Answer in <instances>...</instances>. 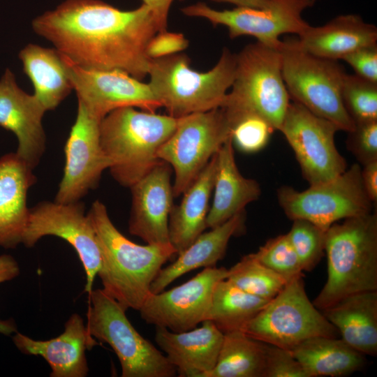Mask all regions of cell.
<instances>
[{
	"mask_svg": "<svg viewBox=\"0 0 377 377\" xmlns=\"http://www.w3.org/2000/svg\"><path fill=\"white\" fill-rule=\"evenodd\" d=\"M252 255L288 282L302 274L298 257L287 233L269 239Z\"/></svg>",
	"mask_w": 377,
	"mask_h": 377,
	"instance_id": "35",
	"label": "cell"
},
{
	"mask_svg": "<svg viewBox=\"0 0 377 377\" xmlns=\"http://www.w3.org/2000/svg\"><path fill=\"white\" fill-rule=\"evenodd\" d=\"M228 274L225 267H205L178 286L150 293L138 310L142 319L174 332L196 327L207 320L214 289Z\"/></svg>",
	"mask_w": 377,
	"mask_h": 377,
	"instance_id": "15",
	"label": "cell"
},
{
	"mask_svg": "<svg viewBox=\"0 0 377 377\" xmlns=\"http://www.w3.org/2000/svg\"><path fill=\"white\" fill-rule=\"evenodd\" d=\"M231 131L221 108L177 118L175 131L157 151L158 158L175 172L174 197L183 194L193 183L231 137Z\"/></svg>",
	"mask_w": 377,
	"mask_h": 377,
	"instance_id": "10",
	"label": "cell"
},
{
	"mask_svg": "<svg viewBox=\"0 0 377 377\" xmlns=\"http://www.w3.org/2000/svg\"><path fill=\"white\" fill-rule=\"evenodd\" d=\"M236 54L223 48L218 62L207 72L190 67L189 58L177 53L151 59L148 83L168 114L179 118L221 108L233 82Z\"/></svg>",
	"mask_w": 377,
	"mask_h": 377,
	"instance_id": "5",
	"label": "cell"
},
{
	"mask_svg": "<svg viewBox=\"0 0 377 377\" xmlns=\"http://www.w3.org/2000/svg\"><path fill=\"white\" fill-rule=\"evenodd\" d=\"M269 301L244 291L225 279L214 289L207 320L223 334L241 330Z\"/></svg>",
	"mask_w": 377,
	"mask_h": 377,
	"instance_id": "31",
	"label": "cell"
},
{
	"mask_svg": "<svg viewBox=\"0 0 377 377\" xmlns=\"http://www.w3.org/2000/svg\"><path fill=\"white\" fill-rule=\"evenodd\" d=\"M361 166L354 163L337 177L299 191L288 186L277 190V200L291 220H307L327 231L334 223L371 212L361 180Z\"/></svg>",
	"mask_w": 377,
	"mask_h": 377,
	"instance_id": "11",
	"label": "cell"
},
{
	"mask_svg": "<svg viewBox=\"0 0 377 377\" xmlns=\"http://www.w3.org/2000/svg\"><path fill=\"white\" fill-rule=\"evenodd\" d=\"M170 165L161 161L131 188L128 231L148 244H169V216L172 208Z\"/></svg>",
	"mask_w": 377,
	"mask_h": 377,
	"instance_id": "18",
	"label": "cell"
},
{
	"mask_svg": "<svg viewBox=\"0 0 377 377\" xmlns=\"http://www.w3.org/2000/svg\"><path fill=\"white\" fill-rule=\"evenodd\" d=\"M231 90L221 107L231 128L240 119L256 115L279 131L290 98L282 76L279 48L259 42L236 54Z\"/></svg>",
	"mask_w": 377,
	"mask_h": 377,
	"instance_id": "6",
	"label": "cell"
},
{
	"mask_svg": "<svg viewBox=\"0 0 377 377\" xmlns=\"http://www.w3.org/2000/svg\"><path fill=\"white\" fill-rule=\"evenodd\" d=\"M46 112L33 95L17 84L14 74L6 70L0 80V126L17 138L15 153L33 170L45 151L43 117Z\"/></svg>",
	"mask_w": 377,
	"mask_h": 377,
	"instance_id": "19",
	"label": "cell"
},
{
	"mask_svg": "<svg viewBox=\"0 0 377 377\" xmlns=\"http://www.w3.org/2000/svg\"><path fill=\"white\" fill-rule=\"evenodd\" d=\"M188 45V41L182 34L157 32L148 43L147 54L149 59L161 58L179 53Z\"/></svg>",
	"mask_w": 377,
	"mask_h": 377,
	"instance_id": "40",
	"label": "cell"
},
{
	"mask_svg": "<svg viewBox=\"0 0 377 377\" xmlns=\"http://www.w3.org/2000/svg\"><path fill=\"white\" fill-rule=\"evenodd\" d=\"M19 58L34 85V95L46 111L54 110L73 89L66 60L56 48L30 43Z\"/></svg>",
	"mask_w": 377,
	"mask_h": 377,
	"instance_id": "28",
	"label": "cell"
},
{
	"mask_svg": "<svg viewBox=\"0 0 377 377\" xmlns=\"http://www.w3.org/2000/svg\"><path fill=\"white\" fill-rule=\"evenodd\" d=\"M36 177L17 154L0 157V247L15 249L22 244L30 209L27 207L29 189Z\"/></svg>",
	"mask_w": 377,
	"mask_h": 377,
	"instance_id": "22",
	"label": "cell"
},
{
	"mask_svg": "<svg viewBox=\"0 0 377 377\" xmlns=\"http://www.w3.org/2000/svg\"><path fill=\"white\" fill-rule=\"evenodd\" d=\"M177 118L135 108L116 109L100 123V142L112 177L130 188L161 160L160 147L175 131Z\"/></svg>",
	"mask_w": 377,
	"mask_h": 377,
	"instance_id": "4",
	"label": "cell"
},
{
	"mask_svg": "<svg viewBox=\"0 0 377 377\" xmlns=\"http://www.w3.org/2000/svg\"><path fill=\"white\" fill-rule=\"evenodd\" d=\"M293 221L288 238L302 271H311L324 255L326 231L307 220Z\"/></svg>",
	"mask_w": 377,
	"mask_h": 377,
	"instance_id": "34",
	"label": "cell"
},
{
	"mask_svg": "<svg viewBox=\"0 0 377 377\" xmlns=\"http://www.w3.org/2000/svg\"><path fill=\"white\" fill-rule=\"evenodd\" d=\"M361 180L366 194L373 204L377 201V161L361 168Z\"/></svg>",
	"mask_w": 377,
	"mask_h": 377,
	"instance_id": "42",
	"label": "cell"
},
{
	"mask_svg": "<svg viewBox=\"0 0 377 377\" xmlns=\"http://www.w3.org/2000/svg\"><path fill=\"white\" fill-rule=\"evenodd\" d=\"M272 126L263 118L256 115L246 116L237 121L232 128L233 146L244 153H255L268 144Z\"/></svg>",
	"mask_w": 377,
	"mask_h": 377,
	"instance_id": "36",
	"label": "cell"
},
{
	"mask_svg": "<svg viewBox=\"0 0 377 377\" xmlns=\"http://www.w3.org/2000/svg\"><path fill=\"white\" fill-rule=\"evenodd\" d=\"M201 323L182 332L156 327L154 340L179 377H205L216 364L224 334L209 320Z\"/></svg>",
	"mask_w": 377,
	"mask_h": 377,
	"instance_id": "21",
	"label": "cell"
},
{
	"mask_svg": "<svg viewBox=\"0 0 377 377\" xmlns=\"http://www.w3.org/2000/svg\"><path fill=\"white\" fill-rule=\"evenodd\" d=\"M290 351L310 377L346 376L364 364L363 354L334 337H311Z\"/></svg>",
	"mask_w": 377,
	"mask_h": 377,
	"instance_id": "29",
	"label": "cell"
},
{
	"mask_svg": "<svg viewBox=\"0 0 377 377\" xmlns=\"http://www.w3.org/2000/svg\"><path fill=\"white\" fill-rule=\"evenodd\" d=\"M355 74L377 83V43L360 47L344 57Z\"/></svg>",
	"mask_w": 377,
	"mask_h": 377,
	"instance_id": "39",
	"label": "cell"
},
{
	"mask_svg": "<svg viewBox=\"0 0 377 377\" xmlns=\"http://www.w3.org/2000/svg\"><path fill=\"white\" fill-rule=\"evenodd\" d=\"M32 27L78 66L119 70L140 80L148 75V43L158 32L146 5L122 10L101 0H66Z\"/></svg>",
	"mask_w": 377,
	"mask_h": 377,
	"instance_id": "1",
	"label": "cell"
},
{
	"mask_svg": "<svg viewBox=\"0 0 377 377\" xmlns=\"http://www.w3.org/2000/svg\"><path fill=\"white\" fill-rule=\"evenodd\" d=\"M279 50L282 76L290 100L334 123L340 131H351L355 123L341 98L346 73L339 61L305 51L297 38L281 40Z\"/></svg>",
	"mask_w": 377,
	"mask_h": 377,
	"instance_id": "7",
	"label": "cell"
},
{
	"mask_svg": "<svg viewBox=\"0 0 377 377\" xmlns=\"http://www.w3.org/2000/svg\"><path fill=\"white\" fill-rule=\"evenodd\" d=\"M264 377L310 376L290 350L267 344Z\"/></svg>",
	"mask_w": 377,
	"mask_h": 377,
	"instance_id": "38",
	"label": "cell"
},
{
	"mask_svg": "<svg viewBox=\"0 0 377 377\" xmlns=\"http://www.w3.org/2000/svg\"><path fill=\"white\" fill-rule=\"evenodd\" d=\"M101 121L78 103L77 117L64 146V175L54 202L80 201L98 186L103 172L108 169L100 142Z\"/></svg>",
	"mask_w": 377,
	"mask_h": 377,
	"instance_id": "16",
	"label": "cell"
},
{
	"mask_svg": "<svg viewBox=\"0 0 377 377\" xmlns=\"http://www.w3.org/2000/svg\"><path fill=\"white\" fill-rule=\"evenodd\" d=\"M339 128L332 122L290 101L279 131L294 151L303 178L309 185L330 180L347 168L334 141Z\"/></svg>",
	"mask_w": 377,
	"mask_h": 377,
	"instance_id": "13",
	"label": "cell"
},
{
	"mask_svg": "<svg viewBox=\"0 0 377 377\" xmlns=\"http://www.w3.org/2000/svg\"><path fill=\"white\" fill-rule=\"evenodd\" d=\"M266 347L242 330L227 332L216 364L205 377H264Z\"/></svg>",
	"mask_w": 377,
	"mask_h": 377,
	"instance_id": "30",
	"label": "cell"
},
{
	"mask_svg": "<svg viewBox=\"0 0 377 377\" xmlns=\"http://www.w3.org/2000/svg\"><path fill=\"white\" fill-rule=\"evenodd\" d=\"M327 279L313 304L323 310L355 293L377 290V214L343 219L326 231Z\"/></svg>",
	"mask_w": 377,
	"mask_h": 377,
	"instance_id": "3",
	"label": "cell"
},
{
	"mask_svg": "<svg viewBox=\"0 0 377 377\" xmlns=\"http://www.w3.org/2000/svg\"><path fill=\"white\" fill-rule=\"evenodd\" d=\"M217 2L229 3L236 7L261 8L269 6L274 0H212Z\"/></svg>",
	"mask_w": 377,
	"mask_h": 377,
	"instance_id": "44",
	"label": "cell"
},
{
	"mask_svg": "<svg viewBox=\"0 0 377 377\" xmlns=\"http://www.w3.org/2000/svg\"><path fill=\"white\" fill-rule=\"evenodd\" d=\"M15 347L23 354L42 357L50 365L51 377H85L89 367L86 350L99 344L88 332L83 318L73 313L58 337L36 340L16 332L13 337Z\"/></svg>",
	"mask_w": 377,
	"mask_h": 377,
	"instance_id": "20",
	"label": "cell"
},
{
	"mask_svg": "<svg viewBox=\"0 0 377 377\" xmlns=\"http://www.w3.org/2000/svg\"><path fill=\"white\" fill-rule=\"evenodd\" d=\"M341 339L362 354L377 353V290L346 296L322 310Z\"/></svg>",
	"mask_w": 377,
	"mask_h": 377,
	"instance_id": "25",
	"label": "cell"
},
{
	"mask_svg": "<svg viewBox=\"0 0 377 377\" xmlns=\"http://www.w3.org/2000/svg\"><path fill=\"white\" fill-rule=\"evenodd\" d=\"M316 0H274L261 8L236 7L217 10L198 2L182 8L188 16L202 17L214 26L227 27L230 38L250 36L265 45L279 48L280 36L292 34L300 36L310 24L302 17L303 12L312 7Z\"/></svg>",
	"mask_w": 377,
	"mask_h": 377,
	"instance_id": "12",
	"label": "cell"
},
{
	"mask_svg": "<svg viewBox=\"0 0 377 377\" xmlns=\"http://www.w3.org/2000/svg\"><path fill=\"white\" fill-rule=\"evenodd\" d=\"M86 327L108 343L118 357L122 377H173L175 367L132 325L121 305L103 289L88 295Z\"/></svg>",
	"mask_w": 377,
	"mask_h": 377,
	"instance_id": "8",
	"label": "cell"
},
{
	"mask_svg": "<svg viewBox=\"0 0 377 377\" xmlns=\"http://www.w3.org/2000/svg\"><path fill=\"white\" fill-rule=\"evenodd\" d=\"M20 274V267L16 259L10 254L0 255V283L11 281ZM17 331V325L12 318L0 319V334L10 336Z\"/></svg>",
	"mask_w": 377,
	"mask_h": 377,
	"instance_id": "41",
	"label": "cell"
},
{
	"mask_svg": "<svg viewBox=\"0 0 377 377\" xmlns=\"http://www.w3.org/2000/svg\"><path fill=\"white\" fill-rule=\"evenodd\" d=\"M64 57L78 103L97 118L102 119L110 112L124 107L150 112L161 108L148 83L119 70L84 68Z\"/></svg>",
	"mask_w": 377,
	"mask_h": 377,
	"instance_id": "17",
	"label": "cell"
},
{
	"mask_svg": "<svg viewBox=\"0 0 377 377\" xmlns=\"http://www.w3.org/2000/svg\"><path fill=\"white\" fill-rule=\"evenodd\" d=\"M296 38L305 51L338 61L360 47L376 43L377 28L359 15L345 14L322 26L310 25Z\"/></svg>",
	"mask_w": 377,
	"mask_h": 377,
	"instance_id": "24",
	"label": "cell"
},
{
	"mask_svg": "<svg viewBox=\"0 0 377 377\" xmlns=\"http://www.w3.org/2000/svg\"><path fill=\"white\" fill-rule=\"evenodd\" d=\"M347 133V149L362 166L377 161V121L355 123Z\"/></svg>",
	"mask_w": 377,
	"mask_h": 377,
	"instance_id": "37",
	"label": "cell"
},
{
	"mask_svg": "<svg viewBox=\"0 0 377 377\" xmlns=\"http://www.w3.org/2000/svg\"><path fill=\"white\" fill-rule=\"evenodd\" d=\"M214 198L207 216V228L216 227L235 215L244 211L245 207L257 200L261 189L253 179L244 177L237 166L231 137L216 153Z\"/></svg>",
	"mask_w": 377,
	"mask_h": 377,
	"instance_id": "23",
	"label": "cell"
},
{
	"mask_svg": "<svg viewBox=\"0 0 377 377\" xmlns=\"http://www.w3.org/2000/svg\"><path fill=\"white\" fill-rule=\"evenodd\" d=\"M239 288L253 295L271 300L286 285L281 276L248 254L228 269L226 278Z\"/></svg>",
	"mask_w": 377,
	"mask_h": 377,
	"instance_id": "32",
	"label": "cell"
},
{
	"mask_svg": "<svg viewBox=\"0 0 377 377\" xmlns=\"http://www.w3.org/2000/svg\"><path fill=\"white\" fill-rule=\"evenodd\" d=\"M244 211L209 232H202L177 255L175 261L160 269L151 284V293L164 290L175 280L193 269L215 267L224 257L230 239L244 228Z\"/></svg>",
	"mask_w": 377,
	"mask_h": 377,
	"instance_id": "26",
	"label": "cell"
},
{
	"mask_svg": "<svg viewBox=\"0 0 377 377\" xmlns=\"http://www.w3.org/2000/svg\"><path fill=\"white\" fill-rule=\"evenodd\" d=\"M101 253L97 274L103 290L125 309L139 310L163 265L175 255L169 244L140 245L126 238L112 222L105 205L95 200L87 212Z\"/></svg>",
	"mask_w": 377,
	"mask_h": 377,
	"instance_id": "2",
	"label": "cell"
},
{
	"mask_svg": "<svg viewBox=\"0 0 377 377\" xmlns=\"http://www.w3.org/2000/svg\"><path fill=\"white\" fill-rule=\"evenodd\" d=\"M241 330L261 342L288 350L307 339L337 338L339 334L309 299L303 274L289 281Z\"/></svg>",
	"mask_w": 377,
	"mask_h": 377,
	"instance_id": "9",
	"label": "cell"
},
{
	"mask_svg": "<svg viewBox=\"0 0 377 377\" xmlns=\"http://www.w3.org/2000/svg\"><path fill=\"white\" fill-rule=\"evenodd\" d=\"M55 236L76 251L84 269V291L89 294L101 266V253L92 221L81 202L41 201L30 209L22 244L31 248L43 237Z\"/></svg>",
	"mask_w": 377,
	"mask_h": 377,
	"instance_id": "14",
	"label": "cell"
},
{
	"mask_svg": "<svg viewBox=\"0 0 377 377\" xmlns=\"http://www.w3.org/2000/svg\"><path fill=\"white\" fill-rule=\"evenodd\" d=\"M216 166V154L183 193L181 202L172 206L168 223L169 239L177 255L189 246L207 228Z\"/></svg>",
	"mask_w": 377,
	"mask_h": 377,
	"instance_id": "27",
	"label": "cell"
},
{
	"mask_svg": "<svg viewBox=\"0 0 377 377\" xmlns=\"http://www.w3.org/2000/svg\"><path fill=\"white\" fill-rule=\"evenodd\" d=\"M344 108L353 122L377 121V83L346 73L341 89Z\"/></svg>",
	"mask_w": 377,
	"mask_h": 377,
	"instance_id": "33",
	"label": "cell"
},
{
	"mask_svg": "<svg viewBox=\"0 0 377 377\" xmlns=\"http://www.w3.org/2000/svg\"><path fill=\"white\" fill-rule=\"evenodd\" d=\"M152 12L156 21L158 32L167 31L168 15L174 0H142Z\"/></svg>",
	"mask_w": 377,
	"mask_h": 377,
	"instance_id": "43",
	"label": "cell"
}]
</instances>
